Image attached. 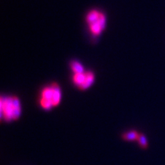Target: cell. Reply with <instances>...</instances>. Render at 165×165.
Instances as JSON below:
<instances>
[{
	"instance_id": "6da1fadb",
	"label": "cell",
	"mask_w": 165,
	"mask_h": 165,
	"mask_svg": "<svg viewBox=\"0 0 165 165\" xmlns=\"http://www.w3.org/2000/svg\"><path fill=\"white\" fill-rule=\"evenodd\" d=\"M62 100V90L57 83L46 85L41 90L39 104L43 110L50 111L57 106Z\"/></svg>"
},
{
	"instance_id": "7a4b0ae2",
	"label": "cell",
	"mask_w": 165,
	"mask_h": 165,
	"mask_svg": "<svg viewBox=\"0 0 165 165\" xmlns=\"http://www.w3.org/2000/svg\"><path fill=\"white\" fill-rule=\"evenodd\" d=\"M1 117L5 121H13L21 115V104L15 96L1 97Z\"/></svg>"
},
{
	"instance_id": "3957f363",
	"label": "cell",
	"mask_w": 165,
	"mask_h": 165,
	"mask_svg": "<svg viewBox=\"0 0 165 165\" xmlns=\"http://www.w3.org/2000/svg\"><path fill=\"white\" fill-rule=\"evenodd\" d=\"M85 20L90 33L94 37L100 36L106 26V16L102 11L92 9L88 12Z\"/></svg>"
},
{
	"instance_id": "277c9868",
	"label": "cell",
	"mask_w": 165,
	"mask_h": 165,
	"mask_svg": "<svg viewBox=\"0 0 165 165\" xmlns=\"http://www.w3.org/2000/svg\"><path fill=\"white\" fill-rule=\"evenodd\" d=\"M72 79L74 85L79 90H85L94 84L95 75L92 71H84L82 73H73Z\"/></svg>"
},
{
	"instance_id": "5b68a950",
	"label": "cell",
	"mask_w": 165,
	"mask_h": 165,
	"mask_svg": "<svg viewBox=\"0 0 165 165\" xmlns=\"http://www.w3.org/2000/svg\"><path fill=\"white\" fill-rule=\"evenodd\" d=\"M140 136V133H138L137 131H126L125 132L123 135H122V137L123 139H125L126 141L128 142H132V141H137L138 137Z\"/></svg>"
},
{
	"instance_id": "8992f818",
	"label": "cell",
	"mask_w": 165,
	"mask_h": 165,
	"mask_svg": "<svg viewBox=\"0 0 165 165\" xmlns=\"http://www.w3.org/2000/svg\"><path fill=\"white\" fill-rule=\"evenodd\" d=\"M70 68L72 72L73 73H82V72H84V68L83 64L81 62H79V61H72L70 62Z\"/></svg>"
},
{
	"instance_id": "52a82bcc",
	"label": "cell",
	"mask_w": 165,
	"mask_h": 165,
	"mask_svg": "<svg viewBox=\"0 0 165 165\" xmlns=\"http://www.w3.org/2000/svg\"><path fill=\"white\" fill-rule=\"evenodd\" d=\"M137 142L139 144V146L141 147L142 148H147V146H148V142H147V139L144 135L142 134H140L139 137L137 139Z\"/></svg>"
}]
</instances>
